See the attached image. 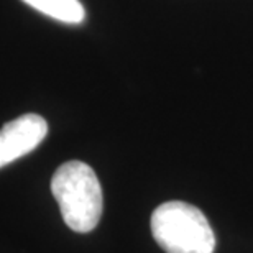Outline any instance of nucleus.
Listing matches in <instances>:
<instances>
[{
  "label": "nucleus",
  "mask_w": 253,
  "mask_h": 253,
  "mask_svg": "<svg viewBox=\"0 0 253 253\" xmlns=\"http://www.w3.org/2000/svg\"><path fill=\"white\" fill-rule=\"evenodd\" d=\"M51 192L71 230L87 234L97 227L104 209L102 188L94 169L83 161H68L51 178Z\"/></svg>",
  "instance_id": "obj_1"
},
{
  "label": "nucleus",
  "mask_w": 253,
  "mask_h": 253,
  "mask_svg": "<svg viewBox=\"0 0 253 253\" xmlns=\"http://www.w3.org/2000/svg\"><path fill=\"white\" fill-rule=\"evenodd\" d=\"M151 234L166 253H214L215 235L196 206L169 201L151 214Z\"/></svg>",
  "instance_id": "obj_2"
},
{
  "label": "nucleus",
  "mask_w": 253,
  "mask_h": 253,
  "mask_svg": "<svg viewBox=\"0 0 253 253\" xmlns=\"http://www.w3.org/2000/svg\"><path fill=\"white\" fill-rule=\"evenodd\" d=\"M48 133V124L37 114H25L0 128V168L28 155Z\"/></svg>",
  "instance_id": "obj_3"
},
{
  "label": "nucleus",
  "mask_w": 253,
  "mask_h": 253,
  "mask_svg": "<svg viewBox=\"0 0 253 253\" xmlns=\"http://www.w3.org/2000/svg\"><path fill=\"white\" fill-rule=\"evenodd\" d=\"M30 7L64 23H81L85 17L79 0H23Z\"/></svg>",
  "instance_id": "obj_4"
}]
</instances>
